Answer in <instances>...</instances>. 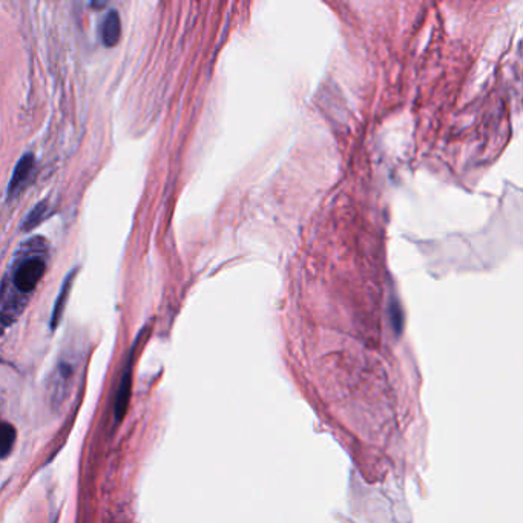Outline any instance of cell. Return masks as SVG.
I'll return each mask as SVG.
<instances>
[{"label": "cell", "mask_w": 523, "mask_h": 523, "mask_svg": "<svg viewBox=\"0 0 523 523\" xmlns=\"http://www.w3.org/2000/svg\"><path fill=\"white\" fill-rule=\"evenodd\" d=\"M122 37V22L117 11H109L102 22V40L105 47H116Z\"/></svg>", "instance_id": "cell-3"}, {"label": "cell", "mask_w": 523, "mask_h": 523, "mask_svg": "<svg viewBox=\"0 0 523 523\" xmlns=\"http://www.w3.org/2000/svg\"><path fill=\"white\" fill-rule=\"evenodd\" d=\"M131 387L132 375L131 366H129V369L123 375L122 382H120L119 392H117L116 407H114L117 421L125 418L126 412H128L129 401H131Z\"/></svg>", "instance_id": "cell-4"}, {"label": "cell", "mask_w": 523, "mask_h": 523, "mask_svg": "<svg viewBox=\"0 0 523 523\" xmlns=\"http://www.w3.org/2000/svg\"><path fill=\"white\" fill-rule=\"evenodd\" d=\"M48 212V201H42V203L36 204L33 211L28 214L25 218L24 224H22V231H33L34 227L39 226L42 223L43 218L47 217Z\"/></svg>", "instance_id": "cell-7"}, {"label": "cell", "mask_w": 523, "mask_h": 523, "mask_svg": "<svg viewBox=\"0 0 523 523\" xmlns=\"http://www.w3.org/2000/svg\"><path fill=\"white\" fill-rule=\"evenodd\" d=\"M77 275V269H74L68 277H66L65 283H63L62 290H60L59 298H57L56 304H54L53 316H51V327L56 329L59 326L60 318H62L63 310H65L66 301L70 297L71 289H73V280Z\"/></svg>", "instance_id": "cell-5"}, {"label": "cell", "mask_w": 523, "mask_h": 523, "mask_svg": "<svg viewBox=\"0 0 523 523\" xmlns=\"http://www.w3.org/2000/svg\"><path fill=\"white\" fill-rule=\"evenodd\" d=\"M48 247L42 238L24 244L11 267L10 277L0 290V335L16 323L34 290L45 277Z\"/></svg>", "instance_id": "cell-1"}, {"label": "cell", "mask_w": 523, "mask_h": 523, "mask_svg": "<svg viewBox=\"0 0 523 523\" xmlns=\"http://www.w3.org/2000/svg\"><path fill=\"white\" fill-rule=\"evenodd\" d=\"M17 431L13 424L0 419V459H5L13 453L16 445Z\"/></svg>", "instance_id": "cell-6"}, {"label": "cell", "mask_w": 523, "mask_h": 523, "mask_svg": "<svg viewBox=\"0 0 523 523\" xmlns=\"http://www.w3.org/2000/svg\"><path fill=\"white\" fill-rule=\"evenodd\" d=\"M34 165H36V158L33 154L22 155L8 183V198L17 197V194L25 188L28 178L33 174Z\"/></svg>", "instance_id": "cell-2"}]
</instances>
